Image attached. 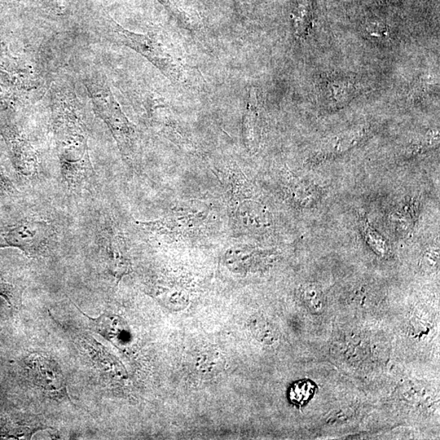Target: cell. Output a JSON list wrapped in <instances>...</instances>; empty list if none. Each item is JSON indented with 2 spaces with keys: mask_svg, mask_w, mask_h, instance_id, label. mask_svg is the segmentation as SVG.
Listing matches in <instances>:
<instances>
[{
  "mask_svg": "<svg viewBox=\"0 0 440 440\" xmlns=\"http://www.w3.org/2000/svg\"><path fill=\"white\" fill-rule=\"evenodd\" d=\"M82 314L90 320L91 329L107 338L108 340L112 341L120 336L122 331V324L121 319L117 316L104 314L98 318H91L83 312Z\"/></svg>",
  "mask_w": 440,
  "mask_h": 440,
  "instance_id": "obj_6",
  "label": "cell"
},
{
  "mask_svg": "<svg viewBox=\"0 0 440 440\" xmlns=\"http://www.w3.org/2000/svg\"><path fill=\"white\" fill-rule=\"evenodd\" d=\"M300 298L305 305L314 314H321L324 310L325 298L322 290L314 284L302 286Z\"/></svg>",
  "mask_w": 440,
  "mask_h": 440,
  "instance_id": "obj_7",
  "label": "cell"
},
{
  "mask_svg": "<svg viewBox=\"0 0 440 440\" xmlns=\"http://www.w3.org/2000/svg\"><path fill=\"white\" fill-rule=\"evenodd\" d=\"M50 428L42 417L23 416L15 421H8L3 428V437L30 439L39 430Z\"/></svg>",
  "mask_w": 440,
  "mask_h": 440,
  "instance_id": "obj_4",
  "label": "cell"
},
{
  "mask_svg": "<svg viewBox=\"0 0 440 440\" xmlns=\"http://www.w3.org/2000/svg\"><path fill=\"white\" fill-rule=\"evenodd\" d=\"M294 23L297 33L301 37H305L309 32L312 25V12L307 0L298 6L297 12L294 14Z\"/></svg>",
  "mask_w": 440,
  "mask_h": 440,
  "instance_id": "obj_8",
  "label": "cell"
},
{
  "mask_svg": "<svg viewBox=\"0 0 440 440\" xmlns=\"http://www.w3.org/2000/svg\"><path fill=\"white\" fill-rule=\"evenodd\" d=\"M105 239L104 252L109 270L117 278H120L129 270V263L122 254L123 241L117 235H108Z\"/></svg>",
  "mask_w": 440,
  "mask_h": 440,
  "instance_id": "obj_5",
  "label": "cell"
},
{
  "mask_svg": "<svg viewBox=\"0 0 440 440\" xmlns=\"http://www.w3.org/2000/svg\"><path fill=\"white\" fill-rule=\"evenodd\" d=\"M55 240L54 227L43 220L25 219L0 226V249L16 248L30 258L43 256Z\"/></svg>",
  "mask_w": 440,
  "mask_h": 440,
  "instance_id": "obj_1",
  "label": "cell"
},
{
  "mask_svg": "<svg viewBox=\"0 0 440 440\" xmlns=\"http://www.w3.org/2000/svg\"><path fill=\"white\" fill-rule=\"evenodd\" d=\"M424 259L425 261L428 262L429 266L435 265L439 259V248L437 246H434V248L429 249L424 255Z\"/></svg>",
  "mask_w": 440,
  "mask_h": 440,
  "instance_id": "obj_14",
  "label": "cell"
},
{
  "mask_svg": "<svg viewBox=\"0 0 440 440\" xmlns=\"http://www.w3.org/2000/svg\"><path fill=\"white\" fill-rule=\"evenodd\" d=\"M0 297L6 299L8 305L15 306L19 300V294L16 286L6 279L2 274H0Z\"/></svg>",
  "mask_w": 440,
  "mask_h": 440,
  "instance_id": "obj_11",
  "label": "cell"
},
{
  "mask_svg": "<svg viewBox=\"0 0 440 440\" xmlns=\"http://www.w3.org/2000/svg\"><path fill=\"white\" fill-rule=\"evenodd\" d=\"M254 331L256 332L261 340L267 343H274L277 338V334L274 327L266 320H258L254 327Z\"/></svg>",
  "mask_w": 440,
  "mask_h": 440,
  "instance_id": "obj_12",
  "label": "cell"
},
{
  "mask_svg": "<svg viewBox=\"0 0 440 440\" xmlns=\"http://www.w3.org/2000/svg\"><path fill=\"white\" fill-rule=\"evenodd\" d=\"M28 367L35 385L50 397L67 399L66 384L59 364L50 356L34 354L28 360Z\"/></svg>",
  "mask_w": 440,
  "mask_h": 440,
  "instance_id": "obj_3",
  "label": "cell"
},
{
  "mask_svg": "<svg viewBox=\"0 0 440 440\" xmlns=\"http://www.w3.org/2000/svg\"><path fill=\"white\" fill-rule=\"evenodd\" d=\"M312 394H314V386L310 382H300L292 387L289 397L294 403L302 406L310 399Z\"/></svg>",
  "mask_w": 440,
  "mask_h": 440,
  "instance_id": "obj_10",
  "label": "cell"
},
{
  "mask_svg": "<svg viewBox=\"0 0 440 440\" xmlns=\"http://www.w3.org/2000/svg\"><path fill=\"white\" fill-rule=\"evenodd\" d=\"M363 228L364 236L366 237L368 244L371 245L374 252L382 255V256H385L387 252H388V245H387L386 241H384L377 232L374 231L373 228L368 226L367 221H364V220L363 222Z\"/></svg>",
  "mask_w": 440,
  "mask_h": 440,
  "instance_id": "obj_9",
  "label": "cell"
},
{
  "mask_svg": "<svg viewBox=\"0 0 440 440\" xmlns=\"http://www.w3.org/2000/svg\"><path fill=\"white\" fill-rule=\"evenodd\" d=\"M360 90V83L351 74H325L318 85L320 103L327 109H340L354 100Z\"/></svg>",
  "mask_w": 440,
  "mask_h": 440,
  "instance_id": "obj_2",
  "label": "cell"
},
{
  "mask_svg": "<svg viewBox=\"0 0 440 440\" xmlns=\"http://www.w3.org/2000/svg\"><path fill=\"white\" fill-rule=\"evenodd\" d=\"M14 191L11 179L8 177L0 166V196L8 195Z\"/></svg>",
  "mask_w": 440,
  "mask_h": 440,
  "instance_id": "obj_13",
  "label": "cell"
},
{
  "mask_svg": "<svg viewBox=\"0 0 440 440\" xmlns=\"http://www.w3.org/2000/svg\"><path fill=\"white\" fill-rule=\"evenodd\" d=\"M394 1H399V0H394Z\"/></svg>",
  "mask_w": 440,
  "mask_h": 440,
  "instance_id": "obj_15",
  "label": "cell"
}]
</instances>
